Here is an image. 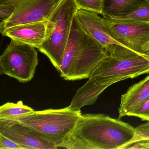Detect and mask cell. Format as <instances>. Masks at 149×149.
Instances as JSON below:
<instances>
[{"instance_id":"obj_1","label":"cell","mask_w":149,"mask_h":149,"mask_svg":"<svg viewBox=\"0 0 149 149\" xmlns=\"http://www.w3.org/2000/svg\"><path fill=\"white\" fill-rule=\"evenodd\" d=\"M134 134V127L119 119L104 114H82L73 131L58 148L125 149Z\"/></svg>"},{"instance_id":"obj_2","label":"cell","mask_w":149,"mask_h":149,"mask_svg":"<svg viewBox=\"0 0 149 149\" xmlns=\"http://www.w3.org/2000/svg\"><path fill=\"white\" fill-rule=\"evenodd\" d=\"M109 55L106 49L80 26L75 15L58 72L67 81L89 78Z\"/></svg>"},{"instance_id":"obj_3","label":"cell","mask_w":149,"mask_h":149,"mask_svg":"<svg viewBox=\"0 0 149 149\" xmlns=\"http://www.w3.org/2000/svg\"><path fill=\"white\" fill-rule=\"evenodd\" d=\"M81 111L66 107L35 111L13 120L21 122L39 136L59 146L69 136L81 116Z\"/></svg>"},{"instance_id":"obj_4","label":"cell","mask_w":149,"mask_h":149,"mask_svg":"<svg viewBox=\"0 0 149 149\" xmlns=\"http://www.w3.org/2000/svg\"><path fill=\"white\" fill-rule=\"evenodd\" d=\"M78 9L74 0H61L47 20L46 39L38 49L47 56L57 70Z\"/></svg>"},{"instance_id":"obj_5","label":"cell","mask_w":149,"mask_h":149,"mask_svg":"<svg viewBox=\"0 0 149 149\" xmlns=\"http://www.w3.org/2000/svg\"><path fill=\"white\" fill-rule=\"evenodd\" d=\"M143 74H149V56L137 54L116 57L109 55L94 70L88 81L97 86L109 87Z\"/></svg>"},{"instance_id":"obj_6","label":"cell","mask_w":149,"mask_h":149,"mask_svg":"<svg viewBox=\"0 0 149 149\" xmlns=\"http://www.w3.org/2000/svg\"><path fill=\"white\" fill-rule=\"evenodd\" d=\"M36 48L11 40L0 56V74L6 75L20 82L31 81L38 64Z\"/></svg>"},{"instance_id":"obj_7","label":"cell","mask_w":149,"mask_h":149,"mask_svg":"<svg viewBox=\"0 0 149 149\" xmlns=\"http://www.w3.org/2000/svg\"><path fill=\"white\" fill-rule=\"evenodd\" d=\"M103 19L111 36L118 42L138 54L149 53V24Z\"/></svg>"},{"instance_id":"obj_8","label":"cell","mask_w":149,"mask_h":149,"mask_svg":"<svg viewBox=\"0 0 149 149\" xmlns=\"http://www.w3.org/2000/svg\"><path fill=\"white\" fill-rule=\"evenodd\" d=\"M75 17L83 29L97 41L108 52L109 55L116 57H125L138 54L118 42L111 36L103 17L98 14L78 9Z\"/></svg>"},{"instance_id":"obj_9","label":"cell","mask_w":149,"mask_h":149,"mask_svg":"<svg viewBox=\"0 0 149 149\" xmlns=\"http://www.w3.org/2000/svg\"><path fill=\"white\" fill-rule=\"evenodd\" d=\"M61 0H21L11 17L0 25L5 29L17 25L47 21Z\"/></svg>"},{"instance_id":"obj_10","label":"cell","mask_w":149,"mask_h":149,"mask_svg":"<svg viewBox=\"0 0 149 149\" xmlns=\"http://www.w3.org/2000/svg\"><path fill=\"white\" fill-rule=\"evenodd\" d=\"M0 133L28 149H56L54 144L39 136L19 121L0 119Z\"/></svg>"},{"instance_id":"obj_11","label":"cell","mask_w":149,"mask_h":149,"mask_svg":"<svg viewBox=\"0 0 149 149\" xmlns=\"http://www.w3.org/2000/svg\"><path fill=\"white\" fill-rule=\"evenodd\" d=\"M47 23V21L17 25L5 29L2 35L38 49L46 39Z\"/></svg>"},{"instance_id":"obj_12","label":"cell","mask_w":149,"mask_h":149,"mask_svg":"<svg viewBox=\"0 0 149 149\" xmlns=\"http://www.w3.org/2000/svg\"><path fill=\"white\" fill-rule=\"evenodd\" d=\"M149 98V75L142 81L131 86L122 95L118 109V119L129 116L132 112Z\"/></svg>"},{"instance_id":"obj_13","label":"cell","mask_w":149,"mask_h":149,"mask_svg":"<svg viewBox=\"0 0 149 149\" xmlns=\"http://www.w3.org/2000/svg\"><path fill=\"white\" fill-rule=\"evenodd\" d=\"M149 4L148 0H103L102 15L105 19H120Z\"/></svg>"},{"instance_id":"obj_14","label":"cell","mask_w":149,"mask_h":149,"mask_svg":"<svg viewBox=\"0 0 149 149\" xmlns=\"http://www.w3.org/2000/svg\"><path fill=\"white\" fill-rule=\"evenodd\" d=\"M34 111L32 108L24 105L22 101L16 103L8 102L0 107V119L13 120Z\"/></svg>"},{"instance_id":"obj_15","label":"cell","mask_w":149,"mask_h":149,"mask_svg":"<svg viewBox=\"0 0 149 149\" xmlns=\"http://www.w3.org/2000/svg\"><path fill=\"white\" fill-rule=\"evenodd\" d=\"M21 0H0V25L12 16Z\"/></svg>"},{"instance_id":"obj_16","label":"cell","mask_w":149,"mask_h":149,"mask_svg":"<svg viewBox=\"0 0 149 149\" xmlns=\"http://www.w3.org/2000/svg\"><path fill=\"white\" fill-rule=\"evenodd\" d=\"M134 137L125 149L134 144L149 141V121L134 128Z\"/></svg>"},{"instance_id":"obj_17","label":"cell","mask_w":149,"mask_h":149,"mask_svg":"<svg viewBox=\"0 0 149 149\" xmlns=\"http://www.w3.org/2000/svg\"><path fill=\"white\" fill-rule=\"evenodd\" d=\"M79 9L102 15L103 0H74Z\"/></svg>"},{"instance_id":"obj_18","label":"cell","mask_w":149,"mask_h":149,"mask_svg":"<svg viewBox=\"0 0 149 149\" xmlns=\"http://www.w3.org/2000/svg\"><path fill=\"white\" fill-rule=\"evenodd\" d=\"M117 19L149 24V4L142 7L130 15Z\"/></svg>"},{"instance_id":"obj_19","label":"cell","mask_w":149,"mask_h":149,"mask_svg":"<svg viewBox=\"0 0 149 149\" xmlns=\"http://www.w3.org/2000/svg\"><path fill=\"white\" fill-rule=\"evenodd\" d=\"M129 116L136 117L143 121H149V98L132 112Z\"/></svg>"},{"instance_id":"obj_20","label":"cell","mask_w":149,"mask_h":149,"mask_svg":"<svg viewBox=\"0 0 149 149\" xmlns=\"http://www.w3.org/2000/svg\"><path fill=\"white\" fill-rule=\"evenodd\" d=\"M0 149H28L0 133Z\"/></svg>"},{"instance_id":"obj_21","label":"cell","mask_w":149,"mask_h":149,"mask_svg":"<svg viewBox=\"0 0 149 149\" xmlns=\"http://www.w3.org/2000/svg\"><path fill=\"white\" fill-rule=\"evenodd\" d=\"M147 55H148V56H149V53H148V54H147Z\"/></svg>"},{"instance_id":"obj_22","label":"cell","mask_w":149,"mask_h":149,"mask_svg":"<svg viewBox=\"0 0 149 149\" xmlns=\"http://www.w3.org/2000/svg\"><path fill=\"white\" fill-rule=\"evenodd\" d=\"M148 1H149V0H148Z\"/></svg>"}]
</instances>
